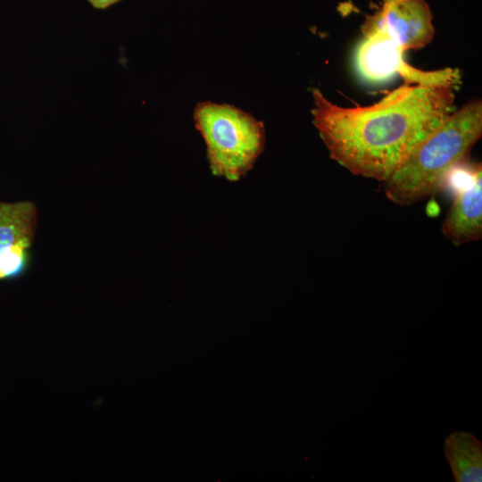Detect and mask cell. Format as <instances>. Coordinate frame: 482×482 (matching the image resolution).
<instances>
[{"instance_id": "obj_7", "label": "cell", "mask_w": 482, "mask_h": 482, "mask_svg": "<svg viewBox=\"0 0 482 482\" xmlns=\"http://www.w3.org/2000/svg\"><path fill=\"white\" fill-rule=\"evenodd\" d=\"M444 453L455 481L482 480V444L473 434L451 433L445 440Z\"/></svg>"}, {"instance_id": "obj_1", "label": "cell", "mask_w": 482, "mask_h": 482, "mask_svg": "<svg viewBox=\"0 0 482 482\" xmlns=\"http://www.w3.org/2000/svg\"><path fill=\"white\" fill-rule=\"evenodd\" d=\"M454 90L403 84L371 105L345 107L313 88V124L334 161L384 182L454 112Z\"/></svg>"}, {"instance_id": "obj_2", "label": "cell", "mask_w": 482, "mask_h": 482, "mask_svg": "<svg viewBox=\"0 0 482 482\" xmlns=\"http://www.w3.org/2000/svg\"><path fill=\"white\" fill-rule=\"evenodd\" d=\"M482 136V103L472 100L454 111L384 181L386 197L410 205L436 195Z\"/></svg>"}, {"instance_id": "obj_6", "label": "cell", "mask_w": 482, "mask_h": 482, "mask_svg": "<svg viewBox=\"0 0 482 482\" xmlns=\"http://www.w3.org/2000/svg\"><path fill=\"white\" fill-rule=\"evenodd\" d=\"M467 184L457 192L441 230L453 245L482 238V167L470 169Z\"/></svg>"}, {"instance_id": "obj_9", "label": "cell", "mask_w": 482, "mask_h": 482, "mask_svg": "<svg viewBox=\"0 0 482 482\" xmlns=\"http://www.w3.org/2000/svg\"><path fill=\"white\" fill-rule=\"evenodd\" d=\"M120 0H87V2L96 9L104 10Z\"/></svg>"}, {"instance_id": "obj_3", "label": "cell", "mask_w": 482, "mask_h": 482, "mask_svg": "<svg viewBox=\"0 0 482 482\" xmlns=\"http://www.w3.org/2000/svg\"><path fill=\"white\" fill-rule=\"evenodd\" d=\"M194 119L214 175L237 181L253 168L264 148L262 121L235 106L211 102L199 103Z\"/></svg>"}, {"instance_id": "obj_4", "label": "cell", "mask_w": 482, "mask_h": 482, "mask_svg": "<svg viewBox=\"0 0 482 482\" xmlns=\"http://www.w3.org/2000/svg\"><path fill=\"white\" fill-rule=\"evenodd\" d=\"M362 38L353 54V64L359 77L378 84L399 76L404 84L444 86L457 88L461 82L458 69L424 71L409 64L404 50L387 35L379 31H362Z\"/></svg>"}, {"instance_id": "obj_8", "label": "cell", "mask_w": 482, "mask_h": 482, "mask_svg": "<svg viewBox=\"0 0 482 482\" xmlns=\"http://www.w3.org/2000/svg\"><path fill=\"white\" fill-rule=\"evenodd\" d=\"M37 226V208L33 202L0 200V258L16 243L34 242Z\"/></svg>"}, {"instance_id": "obj_5", "label": "cell", "mask_w": 482, "mask_h": 482, "mask_svg": "<svg viewBox=\"0 0 482 482\" xmlns=\"http://www.w3.org/2000/svg\"><path fill=\"white\" fill-rule=\"evenodd\" d=\"M432 12L425 0H380L375 13L367 17L362 31H379L404 51L419 49L435 34Z\"/></svg>"}]
</instances>
